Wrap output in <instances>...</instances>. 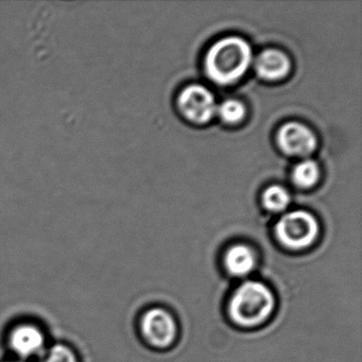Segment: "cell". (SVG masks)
I'll list each match as a JSON object with an SVG mask.
<instances>
[{"label": "cell", "mask_w": 362, "mask_h": 362, "mask_svg": "<svg viewBox=\"0 0 362 362\" xmlns=\"http://www.w3.org/2000/svg\"><path fill=\"white\" fill-rule=\"evenodd\" d=\"M276 305L272 290L258 281L241 284L228 300L230 320L243 327H256L268 321Z\"/></svg>", "instance_id": "6da1fadb"}, {"label": "cell", "mask_w": 362, "mask_h": 362, "mask_svg": "<svg viewBox=\"0 0 362 362\" xmlns=\"http://www.w3.org/2000/svg\"><path fill=\"white\" fill-rule=\"evenodd\" d=\"M252 61L247 42L238 37H228L211 46L205 58L207 76L221 86L234 83L243 77Z\"/></svg>", "instance_id": "7a4b0ae2"}, {"label": "cell", "mask_w": 362, "mask_h": 362, "mask_svg": "<svg viewBox=\"0 0 362 362\" xmlns=\"http://www.w3.org/2000/svg\"><path fill=\"white\" fill-rule=\"evenodd\" d=\"M319 230L317 219L304 211L286 214L279 219L275 228L279 243L291 250L310 247L317 240Z\"/></svg>", "instance_id": "3957f363"}, {"label": "cell", "mask_w": 362, "mask_h": 362, "mask_svg": "<svg viewBox=\"0 0 362 362\" xmlns=\"http://www.w3.org/2000/svg\"><path fill=\"white\" fill-rule=\"evenodd\" d=\"M141 332L146 340L158 349H167L175 343L177 325L175 317L163 308H152L141 319Z\"/></svg>", "instance_id": "277c9868"}, {"label": "cell", "mask_w": 362, "mask_h": 362, "mask_svg": "<svg viewBox=\"0 0 362 362\" xmlns=\"http://www.w3.org/2000/svg\"><path fill=\"white\" fill-rule=\"evenodd\" d=\"M182 113L198 124L209 122L215 114L216 101L213 94L202 86H187L179 97Z\"/></svg>", "instance_id": "5b68a950"}, {"label": "cell", "mask_w": 362, "mask_h": 362, "mask_svg": "<svg viewBox=\"0 0 362 362\" xmlns=\"http://www.w3.org/2000/svg\"><path fill=\"white\" fill-rule=\"evenodd\" d=\"M279 147L290 156H306L315 151L317 139L310 129L300 122H288L277 135Z\"/></svg>", "instance_id": "8992f818"}, {"label": "cell", "mask_w": 362, "mask_h": 362, "mask_svg": "<svg viewBox=\"0 0 362 362\" xmlns=\"http://www.w3.org/2000/svg\"><path fill=\"white\" fill-rule=\"evenodd\" d=\"M223 262L228 274L243 279L255 270L257 256L249 245H235L226 252Z\"/></svg>", "instance_id": "52a82bcc"}, {"label": "cell", "mask_w": 362, "mask_h": 362, "mask_svg": "<svg viewBox=\"0 0 362 362\" xmlns=\"http://www.w3.org/2000/svg\"><path fill=\"white\" fill-rule=\"evenodd\" d=\"M12 349L22 357L37 355L44 346V336L33 325H21L11 334Z\"/></svg>", "instance_id": "ba28073f"}, {"label": "cell", "mask_w": 362, "mask_h": 362, "mask_svg": "<svg viewBox=\"0 0 362 362\" xmlns=\"http://www.w3.org/2000/svg\"><path fill=\"white\" fill-rule=\"evenodd\" d=\"M255 69L264 79L276 80L285 77L289 73L290 61L279 50H264L256 59Z\"/></svg>", "instance_id": "9c48e42d"}, {"label": "cell", "mask_w": 362, "mask_h": 362, "mask_svg": "<svg viewBox=\"0 0 362 362\" xmlns=\"http://www.w3.org/2000/svg\"><path fill=\"white\" fill-rule=\"evenodd\" d=\"M319 175L320 170L317 163L307 160L294 167L292 179L300 187L308 188L317 183Z\"/></svg>", "instance_id": "30bf717a"}, {"label": "cell", "mask_w": 362, "mask_h": 362, "mask_svg": "<svg viewBox=\"0 0 362 362\" xmlns=\"http://www.w3.org/2000/svg\"><path fill=\"white\" fill-rule=\"evenodd\" d=\"M290 197L287 190L281 186H271L264 190L262 202L269 211H281L289 204Z\"/></svg>", "instance_id": "8fae6325"}, {"label": "cell", "mask_w": 362, "mask_h": 362, "mask_svg": "<svg viewBox=\"0 0 362 362\" xmlns=\"http://www.w3.org/2000/svg\"><path fill=\"white\" fill-rule=\"evenodd\" d=\"M220 117L228 124H236L245 116V107L237 100H226L218 107Z\"/></svg>", "instance_id": "7c38bea8"}, {"label": "cell", "mask_w": 362, "mask_h": 362, "mask_svg": "<svg viewBox=\"0 0 362 362\" xmlns=\"http://www.w3.org/2000/svg\"><path fill=\"white\" fill-rule=\"evenodd\" d=\"M41 362H77V360L69 347L54 345Z\"/></svg>", "instance_id": "4fadbf2b"}, {"label": "cell", "mask_w": 362, "mask_h": 362, "mask_svg": "<svg viewBox=\"0 0 362 362\" xmlns=\"http://www.w3.org/2000/svg\"><path fill=\"white\" fill-rule=\"evenodd\" d=\"M13 362H21V361H13Z\"/></svg>", "instance_id": "5bb4252c"}]
</instances>
